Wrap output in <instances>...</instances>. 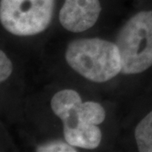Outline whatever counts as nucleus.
<instances>
[{
    "label": "nucleus",
    "mask_w": 152,
    "mask_h": 152,
    "mask_svg": "<svg viewBox=\"0 0 152 152\" xmlns=\"http://www.w3.org/2000/svg\"><path fill=\"white\" fill-rule=\"evenodd\" d=\"M56 11V0H0V24L11 36L34 37L51 27Z\"/></svg>",
    "instance_id": "4"
},
{
    "label": "nucleus",
    "mask_w": 152,
    "mask_h": 152,
    "mask_svg": "<svg viewBox=\"0 0 152 152\" xmlns=\"http://www.w3.org/2000/svg\"><path fill=\"white\" fill-rule=\"evenodd\" d=\"M133 136L138 151L152 152V110L137 123Z\"/></svg>",
    "instance_id": "6"
},
{
    "label": "nucleus",
    "mask_w": 152,
    "mask_h": 152,
    "mask_svg": "<svg viewBox=\"0 0 152 152\" xmlns=\"http://www.w3.org/2000/svg\"><path fill=\"white\" fill-rule=\"evenodd\" d=\"M15 66L10 57L3 48L0 50V83L4 86L14 73Z\"/></svg>",
    "instance_id": "8"
},
{
    "label": "nucleus",
    "mask_w": 152,
    "mask_h": 152,
    "mask_svg": "<svg viewBox=\"0 0 152 152\" xmlns=\"http://www.w3.org/2000/svg\"><path fill=\"white\" fill-rule=\"evenodd\" d=\"M102 11L101 0H64L58 18L60 26L66 31L82 34L97 25Z\"/></svg>",
    "instance_id": "5"
},
{
    "label": "nucleus",
    "mask_w": 152,
    "mask_h": 152,
    "mask_svg": "<svg viewBox=\"0 0 152 152\" xmlns=\"http://www.w3.org/2000/svg\"><path fill=\"white\" fill-rule=\"evenodd\" d=\"M66 65L82 80L95 85L107 84L122 73V58L114 41L98 37H83L67 44Z\"/></svg>",
    "instance_id": "2"
},
{
    "label": "nucleus",
    "mask_w": 152,
    "mask_h": 152,
    "mask_svg": "<svg viewBox=\"0 0 152 152\" xmlns=\"http://www.w3.org/2000/svg\"><path fill=\"white\" fill-rule=\"evenodd\" d=\"M34 151L37 152H77L80 150L62 138H51L37 143Z\"/></svg>",
    "instance_id": "7"
},
{
    "label": "nucleus",
    "mask_w": 152,
    "mask_h": 152,
    "mask_svg": "<svg viewBox=\"0 0 152 152\" xmlns=\"http://www.w3.org/2000/svg\"><path fill=\"white\" fill-rule=\"evenodd\" d=\"M53 114L59 120L63 138L79 150L91 151L102 144L107 110L96 100L86 99L77 90L64 87L50 98Z\"/></svg>",
    "instance_id": "1"
},
{
    "label": "nucleus",
    "mask_w": 152,
    "mask_h": 152,
    "mask_svg": "<svg viewBox=\"0 0 152 152\" xmlns=\"http://www.w3.org/2000/svg\"><path fill=\"white\" fill-rule=\"evenodd\" d=\"M122 58L123 77L142 75L152 67V10H140L120 26L113 40Z\"/></svg>",
    "instance_id": "3"
}]
</instances>
